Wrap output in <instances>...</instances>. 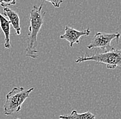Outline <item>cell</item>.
<instances>
[{
    "mask_svg": "<svg viewBox=\"0 0 121 119\" xmlns=\"http://www.w3.org/2000/svg\"><path fill=\"white\" fill-rule=\"evenodd\" d=\"M3 15L8 18V21L10 23V25L13 26V28L15 30L16 35H20L21 34V27H20V19L18 13L8 7H4L3 8Z\"/></svg>",
    "mask_w": 121,
    "mask_h": 119,
    "instance_id": "6",
    "label": "cell"
},
{
    "mask_svg": "<svg viewBox=\"0 0 121 119\" xmlns=\"http://www.w3.org/2000/svg\"><path fill=\"white\" fill-rule=\"evenodd\" d=\"M16 4L15 1H0V5L3 7H7L10 6H13Z\"/></svg>",
    "mask_w": 121,
    "mask_h": 119,
    "instance_id": "9",
    "label": "cell"
},
{
    "mask_svg": "<svg viewBox=\"0 0 121 119\" xmlns=\"http://www.w3.org/2000/svg\"><path fill=\"white\" fill-rule=\"evenodd\" d=\"M87 61H94L105 63L108 69H115L118 66L121 67V50L112 48L103 53L94 54L91 56L80 57L76 60V63Z\"/></svg>",
    "mask_w": 121,
    "mask_h": 119,
    "instance_id": "3",
    "label": "cell"
},
{
    "mask_svg": "<svg viewBox=\"0 0 121 119\" xmlns=\"http://www.w3.org/2000/svg\"><path fill=\"white\" fill-rule=\"evenodd\" d=\"M59 119H96L94 114L90 111L84 113L78 114L76 110H72L69 114L60 115L59 117Z\"/></svg>",
    "mask_w": 121,
    "mask_h": 119,
    "instance_id": "8",
    "label": "cell"
},
{
    "mask_svg": "<svg viewBox=\"0 0 121 119\" xmlns=\"http://www.w3.org/2000/svg\"><path fill=\"white\" fill-rule=\"evenodd\" d=\"M47 2L52 4L54 8H59L60 6V4L63 3V1H47Z\"/></svg>",
    "mask_w": 121,
    "mask_h": 119,
    "instance_id": "10",
    "label": "cell"
},
{
    "mask_svg": "<svg viewBox=\"0 0 121 119\" xmlns=\"http://www.w3.org/2000/svg\"><path fill=\"white\" fill-rule=\"evenodd\" d=\"M121 34L117 33H107V32H97L93 37L91 42L87 45V48L91 50L94 48H100L104 52L112 50L113 48L111 45V42L116 39L118 41Z\"/></svg>",
    "mask_w": 121,
    "mask_h": 119,
    "instance_id": "4",
    "label": "cell"
},
{
    "mask_svg": "<svg viewBox=\"0 0 121 119\" xmlns=\"http://www.w3.org/2000/svg\"><path fill=\"white\" fill-rule=\"evenodd\" d=\"M43 4L40 6L34 5L30 12V26L28 38V45L26 48V55L32 59H37L39 57L37 36L41 26L44 23L45 12L42 11Z\"/></svg>",
    "mask_w": 121,
    "mask_h": 119,
    "instance_id": "1",
    "label": "cell"
},
{
    "mask_svg": "<svg viewBox=\"0 0 121 119\" xmlns=\"http://www.w3.org/2000/svg\"><path fill=\"white\" fill-rule=\"evenodd\" d=\"M0 28L4 32L5 36V44L4 47L6 49L10 48V23L7 19L1 14L0 13Z\"/></svg>",
    "mask_w": 121,
    "mask_h": 119,
    "instance_id": "7",
    "label": "cell"
},
{
    "mask_svg": "<svg viewBox=\"0 0 121 119\" xmlns=\"http://www.w3.org/2000/svg\"><path fill=\"white\" fill-rule=\"evenodd\" d=\"M90 28L86 30L78 31L72 28L66 26L65 28V33L63 35H60V38L61 39H64L68 41L69 43V46L72 47L73 45L80 44V39L83 36H88L90 34Z\"/></svg>",
    "mask_w": 121,
    "mask_h": 119,
    "instance_id": "5",
    "label": "cell"
},
{
    "mask_svg": "<svg viewBox=\"0 0 121 119\" xmlns=\"http://www.w3.org/2000/svg\"><path fill=\"white\" fill-rule=\"evenodd\" d=\"M34 88L24 89L23 87H15L6 96V101L4 105V113L6 116H10L19 112L25 101L29 97Z\"/></svg>",
    "mask_w": 121,
    "mask_h": 119,
    "instance_id": "2",
    "label": "cell"
},
{
    "mask_svg": "<svg viewBox=\"0 0 121 119\" xmlns=\"http://www.w3.org/2000/svg\"></svg>",
    "mask_w": 121,
    "mask_h": 119,
    "instance_id": "11",
    "label": "cell"
}]
</instances>
